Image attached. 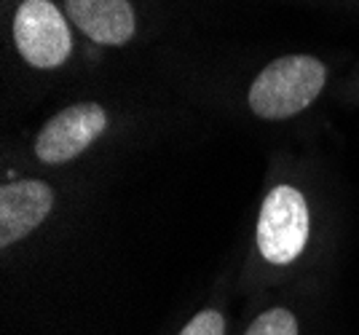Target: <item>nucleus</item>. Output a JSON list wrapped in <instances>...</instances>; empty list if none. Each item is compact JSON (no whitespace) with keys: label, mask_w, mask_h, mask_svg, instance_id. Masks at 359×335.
<instances>
[{"label":"nucleus","mask_w":359,"mask_h":335,"mask_svg":"<svg viewBox=\"0 0 359 335\" xmlns=\"http://www.w3.org/2000/svg\"><path fill=\"white\" fill-rule=\"evenodd\" d=\"M67 16L94 43L123 46L135 35V11L129 0H65Z\"/></svg>","instance_id":"423d86ee"},{"label":"nucleus","mask_w":359,"mask_h":335,"mask_svg":"<svg viewBox=\"0 0 359 335\" xmlns=\"http://www.w3.org/2000/svg\"><path fill=\"white\" fill-rule=\"evenodd\" d=\"M325 64L316 57L295 54L273 60L252 81L250 107L260 118L282 121L314 102L325 86Z\"/></svg>","instance_id":"f257e3e1"},{"label":"nucleus","mask_w":359,"mask_h":335,"mask_svg":"<svg viewBox=\"0 0 359 335\" xmlns=\"http://www.w3.org/2000/svg\"><path fill=\"white\" fill-rule=\"evenodd\" d=\"M180 335H225V320L217 311H201L182 327Z\"/></svg>","instance_id":"6e6552de"},{"label":"nucleus","mask_w":359,"mask_h":335,"mask_svg":"<svg viewBox=\"0 0 359 335\" xmlns=\"http://www.w3.org/2000/svg\"><path fill=\"white\" fill-rule=\"evenodd\" d=\"M54 193L41 180H19L0 191V244L11 247L35 231L51 212Z\"/></svg>","instance_id":"39448f33"},{"label":"nucleus","mask_w":359,"mask_h":335,"mask_svg":"<svg viewBox=\"0 0 359 335\" xmlns=\"http://www.w3.org/2000/svg\"><path fill=\"white\" fill-rule=\"evenodd\" d=\"M14 43L32 67H60L73 51L67 19L51 0H25L14 16Z\"/></svg>","instance_id":"7ed1b4c3"},{"label":"nucleus","mask_w":359,"mask_h":335,"mask_svg":"<svg viewBox=\"0 0 359 335\" xmlns=\"http://www.w3.org/2000/svg\"><path fill=\"white\" fill-rule=\"evenodd\" d=\"M309 204L292 185L273 188L260 210L257 247L273 266H287L306 249L309 242Z\"/></svg>","instance_id":"f03ea898"},{"label":"nucleus","mask_w":359,"mask_h":335,"mask_svg":"<svg viewBox=\"0 0 359 335\" xmlns=\"http://www.w3.org/2000/svg\"><path fill=\"white\" fill-rule=\"evenodd\" d=\"M107 116L97 102H81L57 113L35 139V156L43 164H65L89 148L105 132Z\"/></svg>","instance_id":"20e7f679"},{"label":"nucleus","mask_w":359,"mask_h":335,"mask_svg":"<svg viewBox=\"0 0 359 335\" xmlns=\"http://www.w3.org/2000/svg\"><path fill=\"white\" fill-rule=\"evenodd\" d=\"M244 335H298V322L287 308H273L260 314Z\"/></svg>","instance_id":"0eeeda50"}]
</instances>
